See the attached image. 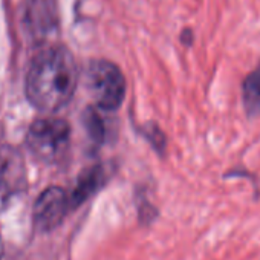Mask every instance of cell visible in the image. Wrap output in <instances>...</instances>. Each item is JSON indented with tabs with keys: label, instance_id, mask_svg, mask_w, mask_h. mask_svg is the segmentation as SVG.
I'll return each mask as SVG.
<instances>
[{
	"label": "cell",
	"instance_id": "1",
	"mask_svg": "<svg viewBox=\"0 0 260 260\" xmlns=\"http://www.w3.org/2000/svg\"><path fill=\"white\" fill-rule=\"evenodd\" d=\"M78 83V68L74 55L64 46H49L40 51L26 75V95L31 104L43 112H57L74 96Z\"/></svg>",
	"mask_w": 260,
	"mask_h": 260
},
{
	"label": "cell",
	"instance_id": "2",
	"mask_svg": "<svg viewBox=\"0 0 260 260\" xmlns=\"http://www.w3.org/2000/svg\"><path fill=\"white\" fill-rule=\"evenodd\" d=\"M71 127L61 118H43L32 122L26 135L31 153L43 162H57L69 149Z\"/></svg>",
	"mask_w": 260,
	"mask_h": 260
},
{
	"label": "cell",
	"instance_id": "3",
	"mask_svg": "<svg viewBox=\"0 0 260 260\" xmlns=\"http://www.w3.org/2000/svg\"><path fill=\"white\" fill-rule=\"evenodd\" d=\"M87 87L100 110H116L125 96V78L121 69L107 60H93L87 68Z\"/></svg>",
	"mask_w": 260,
	"mask_h": 260
},
{
	"label": "cell",
	"instance_id": "4",
	"mask_svg": "<svg viewBox=\"0 0 260 260\" xmlns=\"http://www.w3.org/2000/svg\"><path fill=\"white\" fill-rule=\"evenodd\" d=\"M25 187L26 169L22 155L14 147H0V210H5Z\"/></svg>",
	"mask_w": 260,
	"mask_h": 260
},
{
	"label": "cell",
	"instance_id": "5",
	"mask_svg": "<svg viewBox=\"0 0 260 260\" xmlns=\"http://www.w3.org/2000/svg\"><path fill=\"white\" fill-rule=\"evenodd\" d=\"M72 210L69 193L60 187L46 188L36 202L34 222L40 231H52Z\"/></svg>",
	"mask_w": 260,
	"mask_h": 260
},
{
	"label": "cell",
	"instance_id": "6",
	"mask_svg": "<svg viewBox=\"0 0 260 260\" xmlns=\"http://www.w3.org/2000/svg\"><path fill=\"white\" fill-rule=\"evenodd\" d=\"M107 176H109V172L106 170L104 166L96 164V166L86 169L80 175L75 188L69 193L72 210H75L77 207L84 204L89 198H92L106 184Z\"/></svg>",
	"mask_w": 260,
	"mask_h": 260
},
{
	"label": "cell",
	"instance_id": "7",
	"mask_svg": "<svg viewBox=\"0 0 260 260\" xmlns=\"http://www.w3.org/2000/svg\"><path fill=\"white\" fill-rule=\"evenodd\" d=\"M26 23L34 36H46L57 23L54 0H31L26 10Z\"/></svg>",
	"mask_w": 260,
	"mask_h": 260
},
{
	"label": "cell",
	"instance_id": "8",
	"mask_svg": "<svg viewBox=\"0 0 260 260\" xmlns=\"http://www.w3.org/2000/svg\"><path fill=\"white\" fill-rule=\"evenodd\" d=\"M243 104L248 115L260 113V68L252 71L243 81L242 86Z\"/></svg>",
	"mask_w": 260,
	"mask_h": 260
},
{
	"label": "cell",
	"instance_id": "9",
	"mask_svg": "<svg viewBox=\"0 0 260 260\" xmlns=\"http://www.w3.org/2000/svg\"><path fill=\"white\" fill-rule=\"evenodd\" d=\"M83 124L89 140L95 146H101L107 138V125L100 110L95 107H87L83 115Z\"/></svg>",
	"mask_w": 260,
	"mask_h": 260
},
{
	"label": "cell",
	"instance_id": "10",
	"mask_svg": "<svg viewBox=\"0 0 260 260\" xmlns=\"http://www.w3.org/2000/svg\"><path fill=\"white\" fill-rule=\"evenodd\" d=\"M140 134L150 143V146H152L156 152L162 153V152L166 150L167 138H166L164 132H162L161 127H159L158 124H155V122H147V124H144V125L140 128Z\"/></svg>",
	"mask_w": 260,
	"mask_h": 260
},
{
	"label": "cell",
	"instance_id": "11",
	"mask_svg": "<svg viewBox=\"0 0 260 260\" xmlns=\"http://www.w3.org/2000/svg\"><path fill=\"white\" fill-rule=\"evenodd\" d=\"M138 219L143 223H150L156 216H158V210L150 204L149 199H146V196L138 194Z\"/></svg>",
	"mask_w": 260,
	"mask_h": 260
},
{
	"label": "cell",
	"instance_id": "12",
	"mask_svg": "<svg viewBox=\"0 0 260 260\" xmlns=\"http://www.w3.org/2000/svg\"><path fill=\"white\" fill-rule=\"evenodd\" d=\"M4 255V242H2V236H0V258Z\"/></svg>",
	"mask_w": 260,
	"mask_h": 260
}]
</instances>
